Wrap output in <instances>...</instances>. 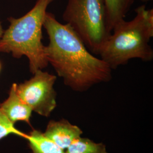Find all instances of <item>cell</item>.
I'll use <instances>...</instances> for the list:
<instances>
[{"mask_svg":"<svg viewBox=\"0 0 153 153\" xmlns=\"http://www.w3.org/2000/svg\"><path fill=\"white\" fill-rule=\"evenodd\" d=\"M16 86V83L12 85L8 98L1 103V109L6 117L13 124L18 121L29 123L33 111L19 97Z\"/></svg>","mask_w":153,"mask_h":153,"instance_id":"52a82bcc","label":"cell"},{"mask_svg":"<svg viewBox=\"0 0 153 153\" xmlns=\"http://www.w3.org/2000/svg\"><path fill=\"white\" fill-rule=\"evenodd\" d=\"M134 0H104L107 19L111 31L117 22L124 19Z\"/></svg>","mask_w":153,"mask_h":153,"instance_id":"ba28073f","label":"cell"},{"mask_svg":"<svg viewBox=\"0 0 153 153\" xmlns=\"http://www.w3.org/2000/svg\"><path fill=\"white\" fill-rule=\"evenodd\" d=\"M33 74L30 79L16 84V93L33 111L48 117L56 107V93L53 85L57 78L42 69Z\"/></svg>","mask_w":153,"mask_h":153,"instance_id":"5b68a950","label":"cell"},{"mask_svg":"<svg viewBox=\"0 0 153 153\" xmlns=\"http://www.w3.org/2000/svg\"><path fill=\"white\" fill-rule=\"evenodd\" d=\"M53 1L37 0L25 16L18 19L10 17V24L0 39V52L11 53L17 59L26 56L32 74L48 65L42 43V28L47 9Z\"/></svg>","mask_w":153,"mask_h":153,"instance_id":"3957f363","label":"cell"},{"mask_svg":"<svg viewBox=\"0 0 153 153\" xmlns=\"http://www.w3.org/2000/svg\"><path fill=\"white\" fill-rule=\"evenodd\" d=\"M62 18L97 55L112 33L104 0H68Z\"/></svg>","mask_w":153,"mask_h":153,"instance_id":"277c9868","label":"cell"},{"mask_svg":"<svg viewBox=\"0 0 153 153\" xmlns=\"http://www.w3.org/2000/svg\"><path fill=\"white\" fill-rule=\"evenodd\" d=\"M1 67H2V66H1V62H0V71H1Z\"/></svg>","mask_w":153,"mask_h":153,"instance_id":"5bb4252c","label":"cell"},{"mask_svg":"<svg viewBox=\"0 0 153 153\" xmlns=\"http://www.w3.org/2000/svg\"><path fill=\"white\" fill-rule=\"evenodd\" d=\"M82 133V131L78 126L62 120L49 122L44 134L61 149L65 150Z\"/></svg>","mask_w":153,"mask_h":153,"instance_id":"8992f818","label":"cell"},{"mask_svg":"<svg viewBox=\"0 0 153 153\" xmlns=\"http://www.w3.org/2000/svg\"><path fill=\"white\" fill-rule=\"evenodd\" d=\"M10 134H14L25 138L26 136V134H25L16 129L14 126V124L12 123L6 117L1 109L0 103V140Z\"/></svg>","mask_w":153,"mask_h":153,"instance_id":"8fae6325","label":"cell"},{"mask_svg":"<svg viewBox=\"0 0 153 153\" xmlns=\"http://www.w3.org/2000/svg\"><path fill=\"white\" fill-rule=\"evenodd\" d=\"M43 27L49 37V43L44 46L45 58L65 85L83 91L111 79L112 70L88 51L69 26L59 22L55 15L47 12Z\"/></svg>","mask_w":153,"mask_h":153,"instance_id":"6da1fadb","label":"cell"},{"mask_svg":"<svg viewBox=\"0 0 153 153\" xmlns=\"http://www.w3.org/2000/svg\"><path fill=\"white\" fill-rule=\"evenodd\" d=\"M135 12L136 16L131 21L123 19L115 25L99 51L100 59L112 70L133 59L153 60V50L149 42L153 36V10L142 5Z\"/></svg>","mask_w":153,"mask_h":153,"instance_id":"7a4b0ae2","label":"cell"},{"mask_svg":"<svg viewBox=\"0 0 153 153\" xmlns=\"http://www.w3.org/2000/svg\"><path fill=\"white\" fill-rule=\"evenodd\" d=\"M140 1H141L142 2H145V3H147V2H150V1H153V0H140Z\"/></svg>","mask_w":153,"mask_h":153,"instance_id":"4fadbf2b","label":"cell"},{"mask_svg":"<svg viewBox=\"0 0 153 153\" xmlns=\"http://www.w3.org/2000/svg\"><path fill=\"white\" fill-rule=\"evenodd\" d=\"M4 31L3 28H2V25H1V22H0V39H1V37H2V35H3Z\"/></svg>","mask_w":153,"mask_h":153,"instance_id":"7c38bea8","label":"cell"},{"mask_svg":"<svg viewBox=\"0 0 153 153\" xmlns=\"http://www.w3.org/2000/svg\"><path fill=\"white\" fill-rule=\"evenodd\" d=\"M66 153H107L102 143H97L88 138L78 137L67 148Z\"/></svg>","mask_w":153,"mask_h":153,"instance_id":"30bf717a","label":"cell"},{"mask_svg":"<svg viewBox=\"0 0 153 153\" xmlns=\"http://www.w3.org/2000/svg\"><path fill=\"white\" fill-rule=\"evenodd\" d=\"M33 153H66L55 143L38 131L34 130L25 137Z\"/></svg>","mask_w":153,"mask_h":153,"instance_id":"9c48e42d","label":"cell"}]
</instances>
